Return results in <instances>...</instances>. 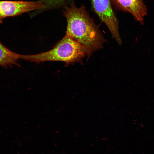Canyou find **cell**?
<instances>
[{
	"label": "cell",
	"instance_id": "cell-1",
	"mask_svg": "<svg viewBox=\"0 0 154 154\" xmlns=\"http://www.w3.org/2000/svg\"><path fill=\"white\" fill-rule=\"evenodd\" d=\"M63 11L67 25L66 35L84 46L88 55L102 47L105 40L99 27L82 5L77 7L74 2Z\"/></svg>",
	"mask_w": 154,
	"mask_h": 154
},
{
	"label": "cell",
	"instance_id": "cell-2",
	"mask_svg": "<svg viewBox=\"0 0 154 154\" xmlns=\"http://www.w3.org/2000/svg\"><path fill=\"white\" fill-rule=\"evenodd\" d=\"M86 54L84 46L66 35L52 49L35 54H20V59L36 62L60 61L70 64L78 61Z\"/></svg>",
	"mask_w": 154,
	"mask_h": 154
},
{
	"label": "cell",
	"instance_id": "cell-3",
	"mask_svg": "<svg viewBox=\"0 0 154 154\" xmlns=\"http://www.w3.org/2000/svg\"><path fill=\"white\" fill-rule=\"evenodd\" d=\"M92 8L100 20L109 30L119 45L122 43L119 31V22L110 0H91Z\"/></svg>",
	"mask_w": 154,
	"mask_h": 154
},
{
	"label": "cell",
	"instance_id": "cell-4",
	"mask_svg": "<svg viewBox=\"0 0 154 154\" xmlns=\"http://www.w3.org/2000/svg\"><path fill=\"white\" fill-rule=\"evenodd\" d=\"M46 8V6L40 1H0V23L7 17L17 16L35 10Z\"/></svg>",
	"mask_w": 154,
	"mask_h": 154
},
{
	"label": "cell",
	"instance_id": "cell-5",
	"mask_svg": "<svg viewBox=\"0 0 154 154\" xmlns=\"http://www.w3.org/2000/svg\"><path fill=\"white\" fill-rule=\"evenodd\" d=\"M115 8L131 14L135 19L141 24L147 14L146 7L143 0H110Z\"/></svg>",
	"mask_w": 154,
	"mask_h": 154
},
{
	"label": "cell",
	"instance_id": "cell-6",
	"mask_svg": "<svg viewBox=\"0 0 154 154\" xmlns=\"http://www.w3.org/2000/svg\"><path fill=\"white\" fill-rule=\"evenodd\" d=\"M20 55L9 50L0 42V66L4 67L14 64L18 66L17 62Z\"/></svg>",
	"mask_w": 154,
	"mask_h": 154
},
{
	"label": "cell",
	"instance_id": "cell-7",
	"mask_svg": "<svg viewBox=\"0 0 154 154\" xmlns=\"http://www.w3.org/2000/svg\"><path fill=\"white\" fill-rule=\"evenodd\" d=\"M74 0H40V1L46 7H58L64 5L66 2H73Z\"/></svg>",
	"mask_w": 154,
	"mask_h": 154
}]
</instances>
